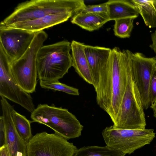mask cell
Here are the masks:
<instances>
[{
  "mask_svg": "<svg viewBox=\"0 0 156 156\" xmlns=\"http://www.w3.org/2000/svg\"><path fill=\"white\" fill-rule=\"evenodd\" d=\"M83 0H31L19 3L1 22L6 26L63 12L76 15L86 6Z\"/></svg>",
  "mask_w": 156,
  "mask_h": 156,
  "instance_id": "7a4b0ae2",
  "label": "cell"
},
{
  "mask_svg": "<svg viewBox=\"0 0 156 156\" xmlns=\"http://www.w3.org/2000/svg\"><path fill=\"white\" fill-rule=\"evenodd\" d=\"M84 51L92 76L94 89L99 80V70L110 60L112 49L98 46L85 45Z\"/></svg>",
  "mask_w": 156,
  "mask_h": 156,
  "instance_id": "5bb4252c",
  "label": "cell"
},
{
  "mask_svg": "<svg viewBox=\"0 0 156 156\" xmlns=\"http://www.w3.org/2000/svg\"><path fill=\"white\" fill-rule=\"evenodd\" d=\"M48 37L44 30L37 32L23 55L18 59L11 62L10 70L15 81L21 89L29 94L35 91L38 76L37 56Z\"/></svg>",
  "mask_w": 156,
  "mask_h": 156,
  "instance_id": "5b68a950",
  "label": "cell"
},
{
  "mask_svg": "<svg viewBox=\"0 0 156 156\" xmlns=\"http://www.w3.org/2000/svg\"><path fill=\"white\" fill-rule=\"evenodd\" d=\"M155 134L153 129H121L113 125L106 127L102 132L106 146L126 154H130L150 144Z\"/></svg>",
  "mask_w": 156,
  "mask_h": 156,
  "instance_id": "52a82bcc",
  "label": "cell"
},
{
  "mask_svg": "<svg viewBox=\"0 0 156 156\" xmlns=\"http://www.w3.org/2000/svg\"><path fill=\"white\" fill-rule=\"evenodd\" d=\"M149 97L150 105L156 101V65L153 68L149 85Z\"/></svg>",
  "mask_w": 156,
  "mask_h": 156,
  "instance_id": "603a6c76",
  "label": "cell"
},
{
  "mask_svg": "<svg viewBox=\"0 0 156 156\" xmlns=\"http://www.w3.org/2000/svg\"><path fill=\"white\" fill-rule=\"evenodd\" d=\"M145 25L156 27V0H132Z\"/></svg>",
  "mask_w": 156,
  "mask_h": 156,
  "instance_id": "ac0fdd59",
  "label": "cell"
},
{
  "mask_svg": "<svg viewBox=\"0 0 156 156\" xmlns=\"http://www.w3.org/2000/svg\"><path fill=\"white\" fill-rule=\"evenodd\" d=\"M140 93L132 78L131 66L127 84L113 126L117 128L144 129L146 125Z\"/></svg>",
  "mask_w": 156,
  "mask_h": 156,
  "instance_id": "8992f818",
  "label": "cell"
},
{
  "mask_svg": "<svg viewBox=\"0 0 156 156\" xmlns=\"http://www.w3.org/2000/svg\"><path fill=\"white\" fill-rule=\"evenodd\" d=\"M130 51L112 49L109 61L99 71V80L95 89L97 104L109 115L113 122L120 106L126 89L131 66Z\"/></svg>",
  "mask_w": 156,
  "mask_h": 156,
  "instance_id": "6da1fadb",
  "label": "cell"
},
{
  "mask_svg": "<svg viewBox=\"0 0 156 156\" xmlns=\"http://www.w3.org/2000/svg\"><path fill=\"white\" fill-rule=\"evenodd\" d=\"M151 108L153 111L154 117L156 118V101L151 105Z\"/></svg>",
  "mask_w": 156,
  "mask_h": 156,
  "instance_id": "83f0119b",
  "label": "cell"
},
{
  "mask_svg": "<svg viewBox=\"0 0 156 156\" xmlns=\"http://www.w3.org/2000/svg\"><path fill=\"white\" fill-rule=\"evenodd\" d=\"M40 84L43 88L62 91L73 95H79L78 89L61 83L58 80L48 81L40 80Z\"/></svg>",
  "mask_w": 156,
  "mask_h": 156,
  "instance_id": "7402d4cb",
  "label": "cell"
},
{
  "mask_svg": "<svg viewBox=\"0 0 156 156\" xmlns=\"http://www.w3.org/2000/svg\"><path fill=\"white\" fill-rule=\"evenodd\" d=\"M6 146V132L2 116H0V148Z\"/></svg>",
  "mask_w": 156,
  "mask_h": 156,
  "instance_id": "d4e9b609",
  "label": "cell"
},
{
  "mask_svg": "<svg viewBox=\"0 0 156 156\" xmlns=\"http://www.w3.org/2000/svg\"><path fill=\"white\" fill-rule=\"evenodd\" d=\"M106 3L110 21L126 18L135 19L139 16L137 9L131 0H110Z\"/></svg>",
  "mask_w": 156,
  "mask_h": 156,
  "instance_id": "e0dca14e",
  "label": "cell"
},
{
  "mask_svg": "<svg viewBox=\"0 0 156 156\" xmlns=\"http://www.w3.org/2000/svg\"><path fill=\"white\" fill-rule=\"evenodd\" d=\"M1 104L6 132V146L10 156H27V145L18 133L12 119L14 108L6 99L1 97Z\"/></svg>",
  "mask_w": 156,
  "mask_h": 156,
  "instance_id": "7c38bea8",
  "label": "cell"
},
{
  "mask_svg": "<svg viewBox=\"0 0 156 156\" xmlns=\"http://www.w3.org/2000/svg\"><path fill=\"white\" fill-rule=\"evenodd\" d=\"M12 119L15 128L22 139L27 144L32 138L30 122L26 117L14 109L12 113Z\"/></svg>",
  "mask_w": 156,
  "mask_h": 156,
  "instance_id": "ffe728a7",
  "label": "cell"
},
{
  "mask_svg": "<svg viewBox=\"0 0 156 156\" xmlns=\"http://www.w3.org/2000/svg\"><path fill=\"white\" fill-rule=\"evenodd\" d=\"M77 150L72 143L54 133L36 134L27 143V156H73Z\"/></svg>",
  "mask_w": 156,
  "mask_h": 156,
  "instance_id": "ba28073f",
  "label": "cell"
},
{
  "mask_svg": "<svg viewBox=\"0 0 156 156\" xmlns=\"http://www.w3.org/2000/svg\"><path fill=\"white\" fill-rule=\"evenodd\" d=\"M76 15L69 12L55 13L40 18L14 23L7 26L37 33L64 22Z\"/></svg>",
  "mask_w": 156,
  "mask_h": 156,
  "instance_id": "4fadbf2b",
  "label": "cell"
},
{
  "mask_svg": "<svg viewBox=\"0 0 156 156\" xmlns=\"http://www.w3.org/2000/svg\"><path fill=\"white\" fill-rule=\"evenodd\" d=\"M126 154L107 146H88L77 149L73 156H125Z\"/></svg>",
  "mask_w": 156,
  "mask_h": 156,
  "instance_id": "d6986e66",
  "label": "cell"
},
{
  "mask_svg": "<svg viewBox=\"0 0 156 156\" xmlns=\"http://www.w3.org/2000/svg\"><path fill=\"white\" fill-rule=\"evenodd\" d=\"M85 45L75 40L71 43L72 66L84 80L93 85L92 74L84 51Z\"/></svg>",
  "mask_w": 156,
  "mask_h": 156,
  "instance_id": "9a60e30c",
  "label": "cell"
},
{
  "mask_svg": "<svg viewBox=\"0 0 156 156\" xmlns=\"http://www.w3.org/2000/svg\"><path fill=\"white\" fill-rule=\"evenodd\" d=\"M71 43L64 40L43 45L37 56L38 77L40 80L58 81L72 66Z\"/></svg>",
  "mask_w": 156,
  "mask_h": 156,
  "instance_id": "3957f363",
  "label": "cell"
},
{
  "mask_svg": "<svg viewBox=\"0 0 156 156\" xmlns=\"http://www.w3.org/2000/svg\"><path fill=\"white\" fill-rule=\"evenodd\" d=\"M0 156H10L6 146L0 148Z\"/></svg>",
  "mask_w": 156,
  "mask_h": 156,
  "instance_id": "4316f807",
  "label": "cell"
},
{
  "mask_svg": "<svg viewBox=\"0 0 156 156\" xmlns=\"http://www.w3.org/2000/svg\"><path fill=\"white\" fill-rule=\"evenodd\" d=\"M131 73L140 93L144 109L150 105L149 85L153 67L156 64L155 57H147L143 53L130 51Z\"/></svg>",
  "mask_w": 156,
  "mask_h": 156,
  "instance_id": "8fae6325",
  "label": "cell"
},
{
  "mask_svg": "<svg viewBox=\"0 0 156 156\" xmlns=\"http://www.w3.org/2000/svg\"><path fill=\"white\" fill-rule=\"evenodd\" d=\"M151 38L152 43L149 46L155 53L156 56L155 57L156 61V30L151 34Z\"/></svg>",
  "mask_w": 156,
  "mask_h": 156,
  "instance_id": "484cf974",
  "label": "cell"
},
{
  "mask_svg": "<svg viewBox=\"0 0 156 156\" xmlns=\"http://www.w3.org/2000/svg\"><path fill=\"white\" fill-rule=\"evenodd\" d=\"M34 122L43 124L67 140L80 136L83 126L68 109L46 104H39L31 113Z\"/></svg>",
  "mask_w": 156,
  "mask_h": 156,
  "instance_id": "277c9868",
  "label": "cell"
},
{
  "mask_svg": "<svg viewBox=\"0 0 156 156\" xmlns=\"http://www.w3.org/2000/svg\"><path fill=\"white\" fill-rule=\"evenodd\" d=\"M108 13L79 12L72 18L71 22L89 31L97 30L109 21Z\"/></svg>",
  "mask_w": 156,
  "mask_h": 156,
  "instance_id": "2e32d148",
  "label": "cell"
},
{
  "mask_svg": "<svg viewBox=\"0 0 156 156\" xmlns=\"http://www.w3.org/2000/svg\"><path fill=\"white\" fill-rule=\"evenodd\" d=\"M108 8L106 2L100 4L88 5L80 12L83 13H108Z\"/></svg>",
  "mask_w": 156,
  "mask_h": 156,
  "instance_id": "cb8c5ba5",
  "label": "cell"
},
{
  "mask_svg": "<svg viewBox=\"0 0 156 156\" xmlns=\"http://www.w3.org/2000/svg\"><path fill=\"white\" fill-rule=\"evenodd\" d=\"M133 18H126L115 20L113 31L115 36L121 38L129 37L133 27Z\"/></svg>",
  "mask_w": 156,
  "mask_h": 156,
  "instance_id": "44dd1931",
  "label": "cell"
},
{
  "mask_svg": "<svg viewBox=\"0 0 156 156\" xmlns=\"http://www.w3.org/2000/svg\"><path fill=\"white\" fill-rule=\"evenodd\" d=\"M36 33L10 27L0 24V45L11 62L17 60L25 53Z\"/></svg>",
  "mask_w": 156,
  "mask_h": 156,
  "instance_id": "30bf717a",
  "label": "cell"
},
{
  "mask_svg": "<svg viewBox=\"0 0 156 156\" xmlns=\"http://www.w3.org/2000/svg\"><path fill=\"white\" fill-rule=\"evenodd\" d=\"M11 61L0 45V95L17 104L31 113L35 109L33 98L21 89L10 70Z\"/></svg>",
  "mask_w": 156,
  "mask_h": 156,
  "instance_id": "9c48e42d",
  "label": "cell"
}]
</instances>
